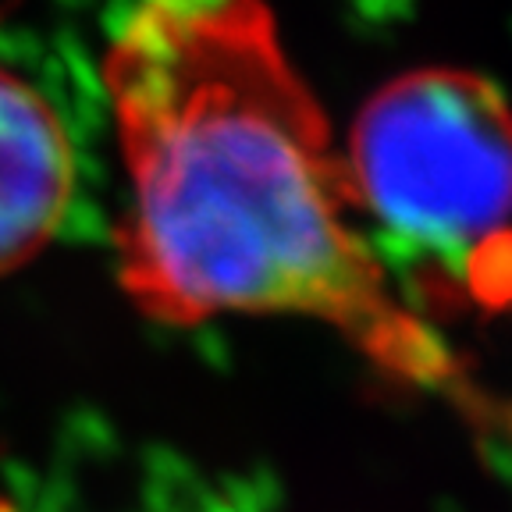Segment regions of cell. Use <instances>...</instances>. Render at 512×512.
<instances>
[{
    "label": "cell",
    "mask_w": 512,
    "mask_h": 512,
    "mask_svg": "<svg viewBox=\"0 0 512 512\" xmlns=\"http://www.w3.org/2000/svg\"><path fill=\"white\" fill-rule=\"evenodd\" d=\"M104 89L132 192L118 281L136 310L178 328L306 317L402 384L459 381L363 242L349 164L267 0H139Z\"/></svg>",
    "instance_id": "cell-1"
},
{
    "label": "cell",
    "mask_w": 512,
    "mask_h": 512,
    "mask_svg": "<svg viewBox=\"0 0 512 512\" xmlns=\"http://www.w3.org/2000/svg\"><path fill=\"white\" fill-rule=\"evenodd\" d=\"M345 164L360 207L424 246H480L512 221V107L466 68H416L377 89Z\"/></svg>",
    "instance_id": "cell-2"
},
{
    "label": "cell",
    "mask_w": 512,
    "mask_h": 512,
    "mask_svg": "<svg viewBox=\"0 0 512 512\" xmlns=\"http://www.w3.org/2000/svg\"><path fill=\"white\" fill-rule=\"evenodd\" d=\"M75 189L72 143L54 107L0 64V274L57 235Z\"/></svg>",
    "instance_id": "cell-3"
},
{
    "label": "cell",
    "mask_w": 512,
    "mask_h": 512,
    "mask_svg": "<svg viewBox=\"0 0 512 512\" xmlns=\"http://www.w3.org/2000/svg\"><path fill=\"white\" fill-rule=\"evenodd\" d=\"M0 512H25V509H18L11 498H0Z\"/></svg>",
    "instance_id": "cell-4"
}]
</instances>
